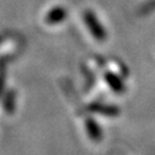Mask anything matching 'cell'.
<instances>
[{
  "label": "cell",
  "instance_id": "cell-3",
  "mask_svg": "<svg viewBox=\"0 0 155 155\" xmlns=\"http://www.w3.org/2000/svg\"><path fill=\"white\" fill-rule=\"evenodd\" d=\"M105 81L115 93H124L125 92V85L123 83V81L121 78L117 77L115 74H113V72H106Z\"/></svg>",
  "mask_w": 155,
  "mask_h": 155
},
{
  "label": "cell",
  "instance_id": "cell-2",
  "mask_svg": "<svg viewBox=\"0 0 155 155\" xmlns=\"http://www.w3.org/2000/svg\"><path fill=\"white\" fill-rule=\"evenodd\" d=\"M90 109L92 111H94V113L102 114V115H105L107 117H115L121 111L116 106L104 105V104H93V105L90 106Z\"/></svg>",
  "mask_w": 155,
  "mask_h": 155
},
{
  "label": "cell",
  "instance_id": "cell-5",
  "mask_svg": "<svg viewBox=\"0 0 155 155\" xmlns=\"http://www.w3.org/2000/svg\"><path fill=\"white\" fill-rule=\"evenodd\" d=\"M86 131H87L89 137L92 140L98 141V140L102 138V130L100 129L98 123L95 122L94 120H92V118H89L86 121Z\"/></svg>",
  "mask_w": 155,
  "mask_h": 155
},
{
  "label": "cell",
  "instance_id": "cell-1",
  "mask_svg": "<svg viewBox=\"0 0 155 155\" xmlns=\"http://www.w3.org/2000/svg\"><path fill=\"white\" fill-rule=\"evenodd\" d=\"M84 20L86 23V27L90 30L91 35L93 36L94 39L98 41H104L107 38V31L104 28V25L100 23L97 15L92 11H86L84 14Z\"/></svg>",
  "mask_w": 155,
  "mask_h": 155
},
{
  "label": "cell",
  "instance_id": "cell-4",
  "mask_svg": "<svg viewBox=\"0 0 155 155\" xmlns=\"http://www.w3.org/2000/svg\"><path fill=\"white\" fill-rule=\"evenodd\" d=\"M67 17V11L62 7H54L52 8L46 17V22L48 24H58L62 22L63 20H66Z\"/></svg>",
  "mask_w": 155,
  "mask_h": 155
}]
</instances>
